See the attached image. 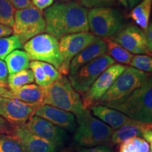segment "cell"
Wrapping results in <instances>:
<instances>
[{"instance_id":"4dcf8cb0","label":"cell","mask_w":152,"mask_h":152,"mask_svg":"<svg viewBox=\"0 0 152 152\" xmlns=\"http://www.w3.org/2000/svg\"><path fill=\"white\" fill-rule=\"evenodd\" d=\"M80 2L86 9H94L111 7L115 4V0H80Z\"/></svg>"},{"instance_id":"74e56055","label":"cell","mask_w":152,"mask_h":152,"mask_svg":"<svg viewBox=\"0 0 152 152\" xmlns=\"http://www.w3.org/2000/svg\"><path fill=\"white\" fill-rule=\"evenodd\" d=\"M13 34V30L11 28L7 27L2 24H0V38L8 37Z\"/></svg>"},{"instance_id":"9c48e42d","label":"cell","mask_w":152,"mask_h":152,"mask_svg":"<svg viewBox=\"0 0 152 152\" xmlns=\"http://www.w3.org/2000/svg\"><path fill=\"white\" fill-rule=\"evenodd\" d=\"M115 64V61L106 54L87 63L75 73L70 74L68 80L76 92L84 94L99 76Z\"/></svg>"},{"instance_id":"83f0119b","label":"cell","mask_w":152,"mask_h":152,"mask_svg":"<svg viewBox=\"0 0 152 152\" xmlns=\"http://www.w3.org/2000/svg\"><path fill=\"white\" fill-rule=\"evenodd\" d=\"M15 9L9 0H0V24L13 28Z\"/></svg>"},{"instance_id":"8fae6325","label":"cell","mask_w":152,"mask_h":152,"mask_svg":"<svg viewBox=\"0 0 152 152\" xmlns=\"http://www.w3.org/2000/svg\"><path fill=\"white\" fill-rule=\"evenodd\" d=\"M127 68L126 66L115 63L101 74L90 89L83 94L82 102L85 109H87L96 105Z\"/></svg>"},{"instance_id":"e575fe53","label":"cell","mask_w":152,"mask_h":152,"mask_svg":"<svg viewBox=\"0 0 152 152\" xmlns=\"http://www.w3.org/2000/svg\"><path fill=\"white\" fill-rule=\"evenodd\" d=\"M14 126L0 116V134H12Z\"/></svg>"},{"instance_id":"4fadbf2b","label":"cell","mask_w":152,"mask_h":152,"mask_svg":"<svg viewBox=\"0 0 152 152\" xmlns=\"http://www.w3.org/2000/svg\"><path fill=\"white\" fill-rule=\"evenodd\" d=\"M35 109L14 99L0 97V116L12 126L26 124L34 115Z\"/></svg>"},{"instance_id":"f1b7e54d","label":"cell","mask_w":152,"mask_h":152,"mask_svg":"<svg viewBox=\"0 0 152 152\" xmlns=\"http://www.w3.org/2000/svg\"><path fill=\"white\" fill-rule=\"evenodd\" d=\"M130 65L144 73H152V56L144 54L133 56Z\"/></svg>"},{"instance_id":"f35d334b","label":"cell","mask_w":152,"mask_h":152,"mask_svg":"<svg viewBox=\"0 0 152 152\" xmlns=\"http://www.w3.org/2000/svg\"><path fill=\"white\" fill-rule=\"evenodd\" d=\"M142 137L147 142V143H149L150 152H152V130H149L144 132Z\"/></svg>"},{"instance_id":"2e32d148","label":"cell","mask_w":152,"mask_h":152,"mask_svg":"<svg viewBox=\"0 0 152 152\" xmlns=\"http://www.w3.org/2000/svg\"><path fill=\"white\" fill-rule=\"evenodd\" d=\"M35 115L47 120L53 124L60 127L65 130L74 132L77 128V123L73 113L43 104L35 109Z\"/></svg>"},{"instance_id":"f546056e","label":"cell","mask_w":152,"mask_h":152,"mask_svg":"<svg viewBox=\"0 0 152 152\" xmlns=\"http://www.w3.org/2000/svg\"><path fill=\"white\" fill-rule=\"evenodd\" d=\"M29 68L33 72L35 81L38 86L45 87L50 85L46 74H45L42 67L40 61H33L30 63Z\"/></svg>"},{"instance_id":"484cf974","label":"cell","mask_w":152,"mask_h":152,"mask_svg":"<svg viewBox=\"0 0 152 152\" xmlns=\"http://www.w3.org/2000/svg\"><path fill=\"white\" fill-rule=\"evenodd\" d=\"M0 152H26L21 143L12 134H0Z\"/></svg>"},{"instance_id":"5bb4252c","label":"cell","mask_w":152,"mask_h":152,"mask_svg":"<svg viewBox=\"0 0 152 152\" xmlns=\"http://www.w3.org/2000/svg\"><path fill=\"white\" fill-rule=\"evenodd\" d=\"M26 125L36 135L45 139L56 147L64 144L67 140L68 134L66 130L42 118L34 115Z\"/></svg>"},{"instance_id":"d4e9b609","label":"cell","mask_w":152,"mask_h":152,"mask_svg":"<svg viewBox=\"0 0 152 152\" xmlns=\"http://www.w3.org/2000/svg\"><path fill=\"white\" fill-rule=\"evenodd\" d=\"M149 145L141 137H132L121 143L119 152H149Z\"/></svg>"},{"instance_id":"cb8c5ba5","label":"cell","mask_w":152,"mask_h":152,"mask_svg":"<svg viewBox=\"0 0 152 152\" xmlns=\"http://www.w3.org/2000/svg\"><path fill=\"white\" fill-rule=\"evenodd\" d=\"M34 81L35 78L31 70L25 69L9 75L7 78V85L9 90H14L24 85L32 84Z\"/></svg>"},{"instance_id":"7c38bea8","label":"cell","mask_w":152,"mask_h":152,"mask_svg":"<svg viewBox=\"0 0 152 152\" xmlns=\"http://www.w3.org/2000/svg\"><path fill=\"white\" fill-rule=\"evenodd\" d=\"M111 39L131 54L152 56L148 47L145 33L134 25L125 26Z\"/></svg>"},{"instance_id":"1f68e13d","label":"cell","mask_w":152,"mask_h":152,"mask_svg":"<svg viewBox=\"0 0 152 152\" xmlns=\"http://www.w3.org/2000/svg\"><path fill=\"white\" fill-rule=\"evenodd\" d=\"M40 64L45 74H46L50 84L62 77V75L60 73V72L54 66L49 64H47V63L42 61H40Z\"/></svg>"},{"instance_id":"d6a6232c","label":"cell","mask_w":152,"mask_h":152,"mask_svg":"<svg viewBox=\"0 0 152 152\" xmlns=\"http://www.w3.org/2000/svg\"><path fill=\"white\" fill-rule=\"evenodd\" d=\"M14 9L21 10L33 7V4L31 0H9Z\"/></svg>"},{"instance_id":"277c9868","label":"cell","mask_w":152,"mask_h":152,"mask_svg":"<svg viewBox=\"0 0 152 152\" xmlns=\"http://www.w3.org/2000/svg\"><path fill=\"white\" fill-rule=\"evenodd\" d=\"M76 119L77 128L74 134V142L79 146L93 147L111 141L114 130L91 115L87 109Z\"/></svg>"},{"instance_id":"4316f807","label":"cell","mask_w":152,"mask_h":152,"mask_svg":"<svg viewBox=\"0 0 152 152\" xmlns=\"http://www.w3.org/2000/svg\"><path fill=\"white\" fill-rule=\"evenodd\" d=\"M22 47L21 42L15 35L0 38V59H5L11 52Z\"/></svg>"},{"instance_id":"52a82bcc","label":"cell","mask_w":152,"mask_h":152,"mask_svg":"<svg viewBox=\"0 0 152 152\" xmlns=\"http://www.w3.org/2000/svg\"><path fill=\"white\" fill-rule=\"evenodd\" d=\"M45 28L46 23L44 14L35 6L15 11L13 33L22 45L35 36L42 34Z\"/></svg>"},{"instance_id":"3957f363","label":"cell","mask_w":152,"mask_h":152,"mask_svg":"<svg viewBox=\"0 0 152 152\" xmlns=\"http://www.w3.org/2000/svg\"><path fill=\"white\" fill-rule=\"evenodd\" d=\"M45 96L43 104H47L71 112L80 116L86 111L78 92L74 90L69 80L63 76L48 86L43 87Z\"/></svg>"},{"instance_id":"ab89813d","label":"cell","mask_w":152,"mask_h":152,"mask_svg":"<svg viewBox=\"0 0 152 152\" xmlns=\"http://www.w3.org/2000/svg\"><path fill=\"white\" fill-rule=\"evenodd\" d=\"M9 90V89L7 83L0 82V97H6Z\"/></svg>"},{"instance_id":"ac0fdd59","label":"cell","mask_w":152,"mask_h":152,"mask_svg":"<svg viewBox=\"0 0 152 152\" xmlns=\"http://www.w3.org/2000/svg\"><path fill=\"white\" fill-rule=\"evenodd\" d=\"M44 88L35 84H28L24 86L9 90L6 97L14 99L37 108L43 105Z\"/></svg>"},{"instance_id":"30bf717a","label":"cell","mask_w":152,"mask_h":152,"mask_svg":"<svg viewBox=\"0 0 152 152\" xmlns=\"http://www.w3.org/2000/svg\"><path fill=\"white\" fill-rule=\"evenodd\" d=\"M94 34L84 32L71 34L61 38L59 48L63 57V64L58 71L63 75L69 74L70 64L75 56L97 39Z\"/></svg>"},{"instance_id":"d6986e66","label":"cell","mask_w":152,"mask_h":152,"mask_svg":"<svg viewBox=\"0 0 152 152\" xmlns=\"http://www.w3.org/2000/svg\"><path fill=\"white\" fill-rule=\"evenodd\" d=\"M91 109L93 115L113 130H117L134 121L121 112L105 106L98 104L92 106Z\"/></svg>"},{"instance_id":"b9f144b4","label":"cell","mask_w":152,"mask_h":152,"mask_svg":"<svg viewBox=\"0 0 152 152\" xmlns=\"http://www.w3.org/2000/svg\"><path fill=\"white\" fill-rule=\"evenodd\" d=\"M118 2L120 5L122 6L123 7H124L125 9H128V0H117Z\"/></svg>"},{"instance_id":"8992f818","label":"cell","mask_w":152,"mask_h":152,"mask_svg":"<svg viewBox=\"0 0 152 152\" xmlns=\"http://www.w3.org/2000/svg\"><path fill=\"white\" fill-rule=\"evenodd\" d=\"M23 48L30 60L45 62L59 70L63 64L59 42L49 34L38 35L26 44Z\"/></svg>"},{"instance_id":"60d3db41","label":"cell","mask_w":152,"mask_h":152,"mask_svg":"<svg viewBox=\"0 0 152 152\" xmlns=\"http://www.w3.org/2000/svg\"><path fill=\"white\" fill-rule=\"evenodd\" d=\"M142 1V0H128V8L129 9L134 8L135 6L137 5L138 4Z\"/></svg>"},{"instance_id":"9a60e30c","label":"cell","mask_w":152,"mask_h":152,"mask_svg":"<svg viewBox=\"0 0 152 152\" xmlns=\"http://www.w3.org/2000/svg\"><path fill=\"white\" fill-rule=\"evenodd\" d=\"M12 134L18 138L26 152H56V145L36 135L26 124L14 126Z\"/></svg>"},{"instance_id":"e0dca14e","label":"cell","mask_w":152,"mask_h":152,"mask_svg":"<svg viewBox=\"0 0 152 152\" xmlns=\"http://www.w3.org/2000/svg\"><path fill=\"white\" fill-rule=\"evenodd\" d=\"M107 53L106 45L103 39L98 37L94 42L83 49L72 59L70 64L69 75L75 73L87 63Z\"/></svg>"},{"instance_id":"ffe728a7","label":"cell","mask_w":152,"mask_h":152,"mask_svg":"<svg viewBox=\"0 0 152 152\" xmlns=\"http://www.w3.org/2000/svg\"><path fill=\"white\" fill-rule=\"evenodd\" d=\"M152 130V123L133 121L128 124L114 130L111 141L113 144H121L130 138L142 137L146 131Z\"/></svg>"},{"instance_id":"836d02e7","label":"cell","mask_w":152,"mask_h":152,"mask_svg":"<svg viewBox=\"0 0 152 152\" xmlns=\"http://www.w3.org/2000/svg\"><path fill=\"white\" fill-rule=\"evenodd\" d=\"M54 0H32L33 5L36 8L42 11L53 4Z\"/></svg>"},{"instance_id":"6da1fadb","label":"cell","mask_w":152,"mask_h":152,"mask_svg":"<svg viewBox=\"0 0 152 152\" xmlns=\"http://www.w3.org/2000/svg\"><path fill=\"white\" fill-rule=\"evenodd\" d=\"M45 31L57 39L71 34L88 32V11L77 0L56 2L45 9Z\"/></svg>"},{"instance_id":"603a6c76","label":"cell","mask_w":152,"mask_h":152,"mask_svg":"<svg viewBox=\"0 0 152 152\" xmlns=\"http://www.w3.org/2000/svg\"><path fill=\"white\" fill-rule=\"evenodd\" d=\"M103 39L106 45L108 54L115 61L123 64V65H130L133 57L130 52L115 42L111 38H105Z\"/></svg>"},{"instance_id":"7a4b0ae2","label":"cell","mask_w":152,"mask_h":152,"mask_svg":"<svg viewBox=\"0 0 152 152\" xmlns=\"http://www.w3.org/2000/svg\"><path fill=\"white\" fill-rule=\"evenodd\" d=\"M99 105L117 110L134 121L152 123V74L142 86L128 96Z\"/></svg>"},{"instance_id":"7402d4cb","label":"cell","mask_w":152,"mask_h":152,"mask_svg":"<svg viewBox=\"0 0 152 152\" xmlns=\"http://www.w3.org/2000/svg\"><path fill=\"white\" fill-rule=\"evenodd\" d=\"M30 59L25 51L16 49L5 58V63L9 75L28 69Z\"/></svg>"},{"instance_id":"8d00e7d4","label":"cell","mask_w":152,"mask_h":152,"mask_svg":"<svg viewBox=\"0 0 152 152\" xmlns=\"http://www.w3.org/2000/svg\"><path fill=\"white\" fill-rule=\"evenodd\" d=\"M78 152H111V150L106 146L99 145L90 148H83Z\"/></svg>"},{"instance_id":"d590c367","label":"cell","mask_w":152,"mask_h":152,"mask_svg":"<svg viewBox=\"0 0 152 152\" xmlns=\"http://www.w3.org/2000/svg\"><path fill=\"white\" fill-rule=\"evenodd\" d=\"M9 72L5 61L0 59V82L7 83Z\"/></svg>"},{"instance_id":"44dd1931","label":"cell","mask_w":152,"mask_h":152,"mask_svg":"<svg viewBox=\"0 0 152 152\" xmlns=\"http://www.w3.org/2000/svg\"><path fill=\"white\" fill-rule=\"evenodd\" d=\"M152 10V0H142L132 9L129 17L146 33Z\"/></svg>"},{"instance_id":"7bdbcfd3","label":"cell","mask_w":152,"mask_h":152,"mask_svg":"<svg viewBox=\"0 0 152 152\" xmlns=\"http://www.w3.org/2000/svg\"><path fill=\"white\" fill-rule=\"evenodd\" d=\"M61 1H74V0H60Z\"/></svg>"},{"instance_id":"ba28073f","label":"cell","mask_w":152,"mask_h":152,"mask_svg":"<svg viewBox=\"0 0 152 152\" xmlns=\"http://www.w3.org/2000/svg\"><path fill=\"white\" fill-rule=\"evenodd\" d=\"M151 75V73H144L131 66L128 67L115 80L96 105L113 102L128 96L142 86Z\"/></svg>"},{"instance_id":"5b68a950","label":"cell","mask_w":152,"mask_h":152,"mask_svg":"<svg viewBox=\"0 0 152 152\" xmlns=\"http://www.w3.org/2000/svg\"><path fill=\"white\" fill-rule=\"evenodd\" d=\"M87 19L92 33L103 39L112 38L125 26L121 13L112 7L91 9Z\"/></svg>"}]
</instances>
